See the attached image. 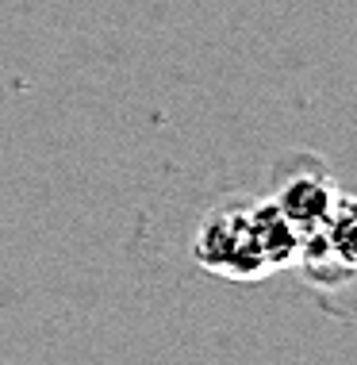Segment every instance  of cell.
I'll list each match as a JSON object with an SVG mask.
<instances>
[{
	"instance_id": "1",
	"label": "cell",
	"mask_w": 357,
	"mask_h": 365,
	"mask_svg": "<svg viewBox=\"0 0 357 365\" xmlns=\"http://www.w3.org/2000/svg\"><path fill=\"white\" fill-rule=\"evenodd\" d=\"M192 254L204 269L219 273L231 281H262L273 273L265 265L262 250L250 231V200H223L204 215L200 231H196Z\"/></svg>"
},
{
	"instance_id": "3",
	"label": "cell",
	"mask_w": 357,
	"mask_h": 365,
	"mask_svg": "<svg viewBox=\"0 0 357 365\" xmlns=\"http://www.w3.org/2000/svg\"><path fill=\"white\" fill-rule=\"evenodd\" d=\"M250 231L254 242L262 250V258L269 269H284V265H296V254H300V231L284 220L281 208L265 196V200H250Z\"/></svg>"
},
{
	"instance_id": "2",
	"label": "cell",
	"mask_w": 357,
	"mask_h": 365,
	"mask_svg": "<svg viewBox=\"0 0 357 365\" xmlns=\"http://www.w3.org/2000/svg\"><path fill=\"white\" fill-rule=\"evenodd\" d=\"M338 196H342V189L334 185V177L326 173L323 165H311V170L284 173L281 181H276V192L269 200L281 208L284 220L304 235V231H311V227H319L326 215L334 212Z\"/></svg>"
}]
</instances>
